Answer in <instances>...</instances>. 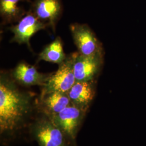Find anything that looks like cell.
Segmentation results:
<instances>
[{
	"instance_id": "cell-1",
	"label": "cell",
	"mask_w": 146,
	"mask_h": 146,
	"mask_svg": "<svg viewBox=\"0 0 146 146\" xmlns=\"http://www.w3.org/2000/svg\"><path fill=\"white\" fill-rule=\"evenodd\" d=\"M34 110L33 96L4 74L0 78V134L9 139L28 127Z\"/></svg>"
},
{
	"instance_id": "cell-2",
	"label": "cell",
	"mask_w": 146,
	"mask_h": 146,
	"mask_svg": "<svg viewBox=\"0 0 146 146\" xmlns=\"http://www.w3.org/2000/svg\"><path fill=\"white\" fill-rule=\"evenodd\" d=\"M31 137L39 146H72L71 141L50 117L40 113L28 126Z\"/></svg>"
},
{
	"instance_id": "cell-3",
	"label": "cell",
	"mask_w": 146,
	"mask_h": 146,
	"mask_svg": "<svg viewBox=\"0 0 146 146\" xmlns=\"http://www.w3.org/2000/svg\"><path fill=\"white\" fill-rule=\"evenodd\" d=\"M76 82L74 73V54L59 64L58 70L49 76L42 87L40 96L52 92L68 93Z\"/></svg>"
},
{
	"instance_id": "cell-4",
	"label": "cell",
	"mask_w": 146,
	"mask_h": 146,
	"mask_svg": "<svg viewBox=\"0 0 146 146\" xmlns=\"http://www.w3.org/2000/svg\"><path fill=\"white\" fill-rule=\"evenodd\" d=\"M86 113L70 104L61 111L50 117L72 142L75 140Z\"/></svg>"
},
{
	"instance_id": "cell-5",
	"label": "cell",
	"mask_w": 146,
	"mask_h": 146,
	"mask_svg": "<svg viewBox=\"0 0 146 146\" xmlns=\"http://www.w3.org/2000/svg\"><path fill=\"white\" fill-rule=\"evenodd\" d=\"M70 29L78 52L86 56L101 54L99 43L94 33L86 25H71Z\"/></svg>"
},
{
	"instance_id": "cell-6",
	"label": "cell",
	"mask_w": 146,
	"mask_h": 146,
	"mask_svg": "<svg viewBox=\"0 0 146 146\" xmlns=\"http://www.w3.org/2000/svg\"><path fill=\"white\" fill-rule=\"evenodd\" d=\"M102 54L86 56L74 54V73L76 81H93L99 71Z\"/></svg>"
},
{
	"instance_id": "cell-7",
	"label": "cell",
	"mask_w": 146,
	"mask_h": 146,
	"mask_svg": "<svg viewBox=\"0 0 146 146\" xmlns=\"http://www.w3.org/2000/svg\"><path fill=\"white\" fill-rule=\"evenodd\" d=\"M46 24L38 19L31 11L19 21L18 23L11 28L14 34L12 41L19 44L26 43L29 46L31 37L36 32L44 29Z\"/></svg>"
},
{
	"instance_id": "cell-8",
	"label": "cell",
	"mask_w": 146,
	"mask_h": 146,
	"mask_svg": "<svg viewBox=\"0 0 146 146\" xmlns=\"http://www.w3.org/2000/svg\"><path fill=\"white\" fill-rule=\"evenodd\" d=\"M31 12L43 22L55 29V25L62 12L61 0H34Z\"/></svg>"
},
{
	"instance_id": "cell-9",
	"label": "cell",
	"mask_w": 146,
	"mask_h": 146,
	"mask_svg": "<svg viewBox=\"0 0 146 146\" xmlns=\"http://www.w3.org/2000/svg\"><path fill=\"white\" fill-rule=\"evenodd\" d=\"M95 94L94 80L76 81L68 93L70 103L86 112L94 99Z\"/></svg>"
},
{
	"instance_id": "cell-10",
	"label": "cell",
	"mask_w": 146,
	"mask_h": 146,
	"mask_svg": "<svg viewBox=\"0 0 146 146\" xmlns=\"http://www.w3.org/2000/svg\"><path fill=\"white\" fill-rule=\"evenodd\" d=\"M70 104L68 93L55 92L40 96L37 107L40 113L51 117Z\"/></svg>"
},
{
	"instance_id": "cell-11",
	"label": "cell",
	"mask_w": 146,
	"mask_h": 146,
	"mask_svg": "<svg viewBox=\"0 0 146 146\" xmlns=\"http://www.w3.org/2000/svg\"><path fill=\"white\" fill-rule=\"evenodd\" d=\"M49 76L39 73L34 67L25 63H19L13 72V78L16 82L26 87L34 86L43 87Z\"/></svg>"
},
{
	"instance_id": "cell-12",
	"label": "cell",
	"mask_w": 146,
	"mask_h": 146,
	"mask_svg": "<svg viewBox=\"0 0 146 146\" xmlns=\"http://www.w3.org/2000/svg\"><path fill=\"white\" fill-rule=\"evenodd\" d=\"M60 37L47 45L39 55V60L60 64L66 59Z\"/></svg>"
},
{
	"instance_id": "cell-13",
	"label": "cell",
	"mask_w": 146,
	"mask_h": 146,
	"mask_svg": "<svg viewBox=\"0 0 146 146\" xmlns=\"http://www.w3.org/2000/svg\"><path fill=\"white\" fill-rule=\"evenodd\" d=\"M26 0H0V14L3 21L10 23L21 19L24 11L20 3Z\"/></svg>"
}]
</instances>
